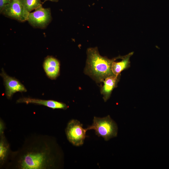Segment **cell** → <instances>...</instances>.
Returning <instances> with one entry per match:
<instances>
[{"mask_svg":"<svg viewBox=\"0 0 169 169\" xmlns=\"http://www.w3.org/2000/svg\"><path fill=\"white\" fill-rule=\"evenodd\" d=\"M56 145L49 136L31 135L18 150L11 151L4 166L16 169L56 168L59 158Z\"/></svg>","mask_w":169,"mask_h":169,"instance_id":"6da1fadb","label":"cell"},{"mask_svg":"<svg viewBox=\"0 0 169 169\" xmlns=\"http://www.w3.org/2000/svg\"><path fill=\"white\" fill-rule=\"evenodd\" d=\"M87 59L84 73L96 83L103 82L106 78L115 76L112 70L113 62L123 56H119L110 59L100 54L97 47L90 48L87 51Z\"/></svg>","mask_w":169,"mask_h":169,"instance_id":"7a4b0ae2","label":"cell"},{"mask_svg":"<svg viewBox=\"0 0 169 169\" xmlns=\"http://www.w3.org/2000/svg\"><path fill=\"white\" fill-rule=\"evenodd\" d=\"M86 129L94 130L97 136L102 137L105 141L116 137L118 132L116 124L109 115L103 118L94 117L92 125Z\"/></svg>","mask_w":169,"mask_h":169,"instance_id":"3957f363","label":"cell"},{"mask_svg":"<svg viewBox=\"0 0 169 169\" xmlns=\"http://www.w3.org/2000/svg\"><path fill=\"white\" fill-rule=\"evenodd\" d=\"M87 131L78 120L72 119L67 124L65 133L68 141L76 146H82L84 143Z\"/></svg>","mask_w":169,"mask_h":169,"instance_id":"277c9868","label":"cell"},{"mask_svg":"<svg viewBox=\"0 0 169 169\" xmlns=\"http://www.w3.org/2000/svg\"><path fill=\"white\" fill-rule=\"evenodd\" d=\"M51 20L50 9L44 8L41 5L34 12L29 13L27 21L34 27L43 28L48 25Z\"/></svg>","mask_w":169,"mask_h":169,"instance_id":"5b68a950","label":"cell"},{"mask_svg":"<svg viewBox=\"0 0 169 169\" xmlns=\"http://www.w3.org/2000/svg\"><path fill=\"white\" fill-rule=\"evenodd\" d=\"M29 13L25 10L22 0H12L1 13L11 18L24 22L27 21Z\"/></svg>","mask_w":169,"mask_h":169,"instance_id":"8992f818","label":"cell"},{"mask_svg":"<svg viewBox=\"0 0 169 169\" xmlns=\"http://www.w3.org/2000/svg\"><path fill=\"white\" fill-rule=\"evenodd\" d=\"M3 78L5 88V95L8 99H11L13 95L17 92H26L24 86L15 78L8 75L2 68L0 74Z\"/></svg>","mask_w":169,"mask_h":169,"instance_id":"52a82bcc","label":"cell"},{"mask_svg":"<svg viewBox=\"0 0 169 169\" xmlns=\"http://www.w3.org/2000/svg\"><path fill=\"white\" fill-rule=\"evenodd\" d=\"M17 103L33 104L42 105L53 109L66 110L68 106L62 102L53 100H44L30 97H23L19 98L16 101Z\"/></svg>","mask_w":169,"mask_h":169,"instance_id":"ba28073f","label":"cell"},{"mask_svg":"<svg viewBox=\"0 0 169 169\" xmlns=\"http://www.w3.org/2000/svg\"><path fill=\"white\" fill-rule=\"evenodd\" d=\"M43 68L47 76L50 79H55L60 73L59 61L52 56H48L44 59Z\"/></svg>","mask_w":169,"mask_h":169,"instance_id":"9c48e42d","label":"cell"},{"mask_svg":"<svg viewBox=\"0 0 169 169\" xmlns=\"http://www.w3.org/2000/svg\"><path fill=\"white\" fill-rule=\"evenodd\" d=\"M120 75V74L117 76H111L106 78L103 81L104 84L101 88L100 92L103 95L105 102L110 98L113 90L117 87Z\"/></svg>","mask_w":169,"mask_h":169,"instance_id":"30bf717a","label":"cell"},{"mask_svg":"<svg viewBox=\"0 0 169 169\" xmlns=\"http://www.w3.org/2000/svg\"><path fill=\"white\" fill-rule=\"evenodd\" d=\"M11 151L10 145L4 134L0 136V167H3L6 163Z\"/></svg>","mask_w":169,"mask_h":169,"instance_id":"8fae6325","label":"cell"},{"mask_svg":"<svg viewBox=\"0 0 169 169\" xmlns=\"http://www.w3.org/2000/svg\"><path fill=\"white\" fill-rule=\"evenodd\" d=\"M134 52H131L125 55L119 62H114L112 66V70L114 75L117 76L120 73L125 69H128L130 66V58L133 54Z\"/></svg>","mask_w":169,"mask_h":169,"instance_id":"7c38bea8","label":"cell"},{"mask_svg":"<svg viewBox=\"0 0 169 169\" xmlns=\"http://www.w3.org/2000/svg\"><path fill=\"white\" fill-rule=\"evenodd\" d=\"M24 7L28 13L42 5L40 0H22Z\"/></svg>","mask_w":169,"mask_h":169,"instance_id":"4fadbf2b","label":"cell"},{"mask_svg":"<svg viewBox=\"0 0 169 169\" xmlns=\"http://www.w3.org/2000/svg\"><path fill=\"white\" fill-rule=\"evenodd\" d=\"M12 0H0V12L1 13L5 8L8 4Z\"/></svg>","mask_w":169,"mask_h":169,"instance_id":"5bb4252c","label":"cell"},{"mask_svg":"<svg viewBox=\"0 0 169 169\" xmlns=\"http://www.w3.org/2000/svg\"><path fill=\"white\" fill-rule=\"evenodd\" d=\"M5 128V125L3 120L0 119V136L4 134V131Z\"/></svg>","mask_w":169,"mask_h":169,"instance_id":"9a60e30c","label":"cell"},{"mask_svg":"<svg viewBox=\"0 0 169 169\" xmlns=\"http://www.w3.org/2000/svg\"><path fill=\"white\" fill-rule=\"evenodd\" d=\"M48 0L50 1H57V0H44V2H45V1H48Z\"/></svg>","mask_w":169,"mask_h":169,"instance_id":"2e32d148","label":"cell"}]
</instances>
